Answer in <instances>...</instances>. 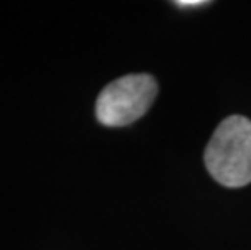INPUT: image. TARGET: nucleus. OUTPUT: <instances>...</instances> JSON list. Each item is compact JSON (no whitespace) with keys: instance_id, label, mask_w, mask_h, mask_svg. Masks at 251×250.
I'll list each match as a JSON object with an SVG mask.
<instances>
[{"instance_id":"2","label":"nucleus","mask_w":251,"mask_h":250,"mask_svg":"<svg viewBox=\"0 0 251 250\" xmlns=\"http://www.w3.org/2000/svg\"><path fill=\"white\" fill-rule=\"evenodd\" d=\"M157 82L148 73H131L109 83L96 101V117L105 127L133 124L157 96Z\"/></svg>"},{"instance_id":"3","label":"nucleus","mask_w":251,"mask_h":250,"mask_svg":"<svg viewBox=\"0 0 251 250\" xmlns=\"http://www.w3.org/2000/svg\"><path fill=\"white\" fill-rule=\"evenodd\" d=\"M204 3H207L204 0H177L175 2L177 7H193V5H204Z\"/></svg>"},{"instance_id":"1","label":"nucleus","mask_w":251,"mask_h":250,"mask_svg":"<svg viewBox=\"0 0 251 250\" xmlns=\"http://www.w3.org/2000/svg\"><path fill=\"white\" fill-rule=\"evenodd\" d=\"M207 172L228 189L251 182V120L230 115L217 125L204 151Z\"/></svg>"}]
</instances>
